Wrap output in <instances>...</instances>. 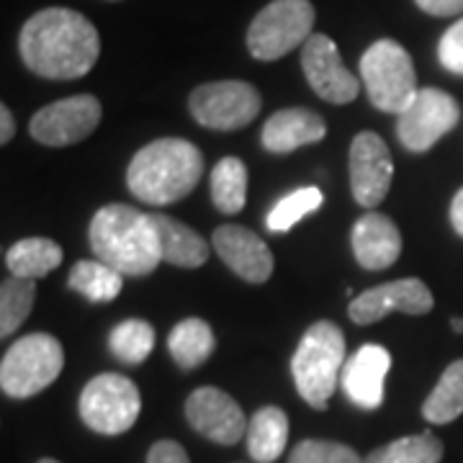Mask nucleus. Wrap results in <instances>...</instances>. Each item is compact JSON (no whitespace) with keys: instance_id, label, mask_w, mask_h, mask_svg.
<instances>
[{"instance_id":"nucleus-10","label":"nucleus","mask_w":463,"mask_h":463,"mask_svg":"<svg viewBox=\"0 0 463 463\" xmlns=\"http://www.w3.org/2000/svg\"><path fill=\"white\" fill-rule=\"evenodd\" d=\"M458 118L461 109L450 93L438 88H420L412 103L399 114V142L410 152H428L458 124Z\"/></svg>"},{"instance_id":"nucleus-2","label":"nucleus","mask_w":463,"mask_h":463,"mask_svg":"<svg viewBox=\"0 0 463 463\" xmlns=\"http://www.w3.org/2000/svg\"><path fill=\"white\" fill-rule=\"evenodd\" d=\"M88 237L93 255L121 276H149L163 263L155 214H145L127 203L100 206Z\"/></svg>"},{"instance_id":"nucleus-25","label":"nucleus","mask_w":463,"mask_h":463,"mask_svg":"<svg viewBox=\"0 0 463 463\" xmlns=\"http://www.w3.org/2000/svg\"><path fill=\"white\" fill-rule=\"evenodd\" d=\"M212 199L222 214H240L248 201V167L240 157L219 160L212 173Z\"/></svg>"},{"instance_id":"nucleus-32","label":"nucleus","mask_w":463,"mask_h":463,"mask_svg":"<svg viewBox=\"0 0 463 463\" xmlns=\"http://www.w3.org/2000/svg\"><path fill=\"white\" fill-rule=\"evenodd\" d=\"M438 57H440V65L446 67L448 72L463 75V18H458V21L440 36Z\"/></svg>"},{"instance_id":"nucleus-14","label":"nucleus","mask_w":463,"mask_h":463,"mask_svg":"<svg viewBox=\"0 0 463 463\" xmlns=\"http://www.w3.org/2000/svg\"><path fill=\"white\" fill-rule=\"evenodd\" d=\"M191 428L219 446H237L248 435V420L240 404L216 386H201L185 402Z\"/></svg>"},{"instance_id":"nucleus-3","label":"nucleus","mask_w":463,"mask_h":463,"mask_svg":"<svg viewBox=\"0 0 463 463\" xmlns=\"http://www.w3.org/2000/svg\"><path fill=\"white\" fill-rule=\"evenodd\" d=\"M203 175L201 149L178 137L155 139L139 149L129 163V191L145 203L167 206L185 199Z\"/></svg>"},{"instance_id":"nucleus-37","label":"nucleus","mask_w":463,"mask_h":463,"mask_svg":"<svg viewBox=\"0 0 463 463\" xmlns=\"http://www.w3.org/2000/svg\"><path fill=\"white\" fill-rule=\"evenodd\" d=\"M453 330L463 332V319H461V317H456V319H453Z\"/></svg>"},{"instance_id":"nucleus-21","label":"nucleus","mask_w":463,"mask_h":463,"mask_svg":"<svg viewBox=\"0 0 463 463\" xmlns=\"http://www.w3.org/2000/svg\"><path fill=\"white\" fill-rule=\"evenodd\" d=\"M245 438H248V453L252 461H279L288 443V417L279 407H263L252 414Z\"/></svg>"},{"instance_id":"nucleus-30","label":"nucleus","mask_w":463,"mask_h":463,"mask_svg":"<svg viewBox=\"0 0 463 463\" xmlns=\"http://www.w3.org/2000/svg\"><path fill=\"white\" fill-rule=\"evenodd\" d=\"M322 191L317 185H307V188H298L294 194H288L286 199H281L270 214L265 219V227L270 232H288L294 224H298L304 216H309L322 206Z\"/></svg>"},{"instance_id":"nucleus-19","label":"nucleus","mask_w":463,"mask_h":463,"mask_svg":"<svg viewBox=\"0 0 463 463\" xmlns=\"http://www.w3.org/2000/svg\"><path fill=\"white\" fill-rule=\"evenodd\" d=\"M327 134L325 118L309 109H283L276 111L265 121L263 127V147L276 155H286L304 145L322 142Z\"/></svg>"},{"instance_id":"nucleus-23","label":"nucleus","mask_w":463,"mask_h":463,"mask_svg":"<svg viewBox=\"0 0 463 463\" xmlns=\"http://www.w3.org/2000/svg\"><path fill=\"white\" fill-rule=\"evenodd\" d=\"M214 332L209 327V322H203L199 317L178 322L170 332V337H167V347H170L173 361L185 371L206 364L209 355L214 353Z\"/></svg>"},{"instance_id":"nucleus-31","label":"nucleus","mask_w":463,"mask_h":463,"mask_svg":"<svg viewBox=\"0 0 463 463\" xmlns=\"http://www.w3.org/2000/svg\"><path fill=\"white\" fill-rule=\"evenodd\" d=\"M288 463H364L361 456L350 446L335 443V440H301Z\"/></svg>"},{"instance_id":"nucleus-9","label":"nucleus","mask_w":463,"mask_h":463,"mask_svg":"<svg viewBox=\"0 0 463 463\" xmlns=\"http://www.w3.org/2000/svg\"><path fill=\"white\" fill-rule=\"evenodd\" d=\"M191 114L206 129L234 132L260 114V93L245 80L203 83L191 93Z\"/></svg>"},{"instance_id":"nucleus-16","label":"nucleus","mask_w":463,"mask_h":463,"mask_svg":"<svg viewBox=\"0 0 463 463\" xmlns=\"http://www.w3.org/2000/svg\"><path fill=\"white\" fill-rule=\"evenodd\" d=\"M216 255L248 283H265L273 273V252L263 240L240 224H224L214 232Z\"/></svg>"},{"instance_id":"nucleus-24","label":"nucleus","mask_w":463,"mask_h":463,"mask_svg":"<svg viewBox=\"0 0 463 463\" xmlns=\"http://www.w3.org/2000/svg\"><path fill=\"white\" fill-rule=\"evenodd\" d=\"M124 276L103 260H80L70 270V288L93 304H109L121 294Z\"/></svg>"},{"instance_id":"nucleus-18","label":"nucleus","mask_w":463,"mask_h":463,"mask_svg":"<svg viewBox=\"0 0 463 463\" xmlns=\"http://www.w3.org/2000/svg\"><path fill=\"white\" fill-rule=\"evenodd\" d=\"M353 255L365 270H383L402 255V234L386 214L368 212L353 227Z\"/></svg>"},{"instance_id":"nucleus-28","label":"nucleus","mask_w":463,"mask_h":463,"mask_svg":"<svg viewBox=\"0 0 463 463\" xmlns=\"http://www.w3.org/2000/svg\"><path fill=\"white\" fill-rule=\"evenodd\" d=\"M111 353L121 364L139 365L145 364L155 347V327L145 319H127L116 325L109 337Z\"/></svg>"},{"instance_id":"nucleus-7","label":"nucleus","mask_w":463,"mask_h":463,"mask_svg":"<svg viewBox=\"0 0 463 463\" xmlns=\"http://www.w3.org/2000/svg\"><path fill=\"white\" fill-rule=\"evenodd\" d=\"M315 29V5L309 0H273L248 29V50L255 60L273 62L304 47Z\"/></svg>"},{"instance_id":"nucleus-17","label":"nucleus","mask_w":463,"mask_h":463,"mask_svg":"<svg viewBox=\"0 0 463 463\" xmlns=\"http://www.w3.org/2000/svg\"><path fill=\"white\" fill-rule=\"evenodd\" d=\"M392 368V355L383 345H364L343 368V389L364 410H379L383 404V381Z\"/></svg>"},{"instance_id":"nucleus-1","label":"nucleus","mask_w":463,"mask_h":463,"mask_svg":"<svg viewBox=\"0 0 463 463\" xmlns=\"http://www.w3.org/2000/svg\"><path fill=\"white\" fill-rule=\"evenodd\" d=\"M18 50L39 78L78 80L99 62V29L78 11L44 8L24 24Z\"/></svg>"},{"instance_id":"nucleus-6","label":"nucleus","mask_w":463,"mask_h":463,"mask_svg":"<svg viewBox=\"0 0 463 463\" xmlns=\"http://www.w3.org/2000/svg\"><path fill=\"white\" fill-rule=\"evenodd\" d=\"M361 80L371 103L386 114H402L420 90L412 57L394 39H379L365 50Z\"/></svg>"},{"instance_id":"nucleus-11","label":"nucleus","mask_w":463,"mask_h":463,"mask_svg":"<svg viewBox=\"0 0 463 463\" xmlns=\"http://www.w3.org/2000/svg\"><path fill=\"white\" fill-rule=\"evenodd\" d=\"M100 116L103 109L96 96L83 93V96L54 100L33 114L29 134L47 147H70L99 129Z\"/></svg>"},{"instance_id":"nucleus-20","label":"nucleus","mask_w":463,"mask_h":463,"mask_svg":"<svg viewBox=\"0 0 463 463\" xmlns=\"http://www.w3.org/2000/svg\"><path fill=\"white\" fill-rule=\"evenodd\" d=\"M155 224L160 232L163 263L178 265V268H201L209 260V245L199 232L165 214H155Z\"/></svg>"},{"instance_id":"nucleus-8","label":"nucleus","mask_w":463,"mask_h":463,"mask_svg":"<svg viewBox=\"0 0 463 463\" xmlns=\"http://www.w3.org/2000/svg\"><path fill=\"white\" fill-rule=\"evenodd\" d=\"M78 410L83 422L100 435H121L139 420L142 397L132 379L121 373H100L85 383Z\"/></svg>"},{"instance_id":"nucleus-35","label":"nucleus","mask_w":463,"mask_h":463,"mask_svg":"<svg viewBox=\"0 0 463 463\" xmlns=\"http://www.w3.org/2000/svg\"><path fill=\"white\" fill-rule=\"evenodd\" d=\"M16 134V121L8 106H0V142H11V137Z\"/></svg>"},{"instance_id":"nucleus-12","label":"nucleus","mask_w":463,"mask_h":463,"mask_svg":"<svg viewBox=\"0 0 463 463\" xmlns=\"http://www.w3.org/2000/svg\"><path fill=\"white\" fill-rule=\"evenodd\" d=\"M301 67L312 90L327 103L345 106L350 100H355L361 90L358 78L343 65V57L327 33L309 36V42L301 50Z\"/></svg>"},{"instance_id":"nucleus-27","label":"nucleus","mask_w":463,"mask_h":463,"mask_svg":"<svg viewBox=\"0 0 463 463\" xmlns=\"http://www.w3.org/2000/svg\"><path fill=\"white\" fill-rule=\"evenodd\" d=\"M443 461V443L432 435H407L389 446L376 448L365 456L364 463H440Z\"/></svg>"},{"instance_id":"nucleus-33","label":"nucleus","mask_w":463,"mask_h":463,"mask_svg":"<svg viewBox=\"0 0 463 463\" xmlns=\"http://www.w3.org/2000/svg\"><path fill=\"white\" fill-rule=\"evenodd\" d=\"M147 463H191L188 461V453L181 443L175 440H160L149 448Z\"/></svg>"},{"instance_id":"nucleus-26","label":"nucleus","mask_w":463,"mask_h":463,"mask_svg":"<svg viewBox=\"0 0 463 463\" xmlns=\"http://www.w3.org/2000/svg\"><path fill=\"white\" fill-rule=\"evenodd\" d=\"M422 414L432 425H448L463 414V358L443 371L438 386L422 404Z\"/></svg>"},{"instance_id":"nucleus-34","label":"nucleus","mask_w":463,"mask_h":463,"mask_svg":"<svg viewBox=\"0 0 463 463\" xmlns=\"http://www.w3.org/2000/svg\"><path fill=\"white\" fill-rule=\"evenodd\" d=\"M425 14H430V16H458L463 14V0H414Z\"/></svg>"},{"instance_id":"nucleus-22","label":"nucleus","mask_w":463,"mask_h":463,"mask_svg":"<svg viewBox=\"0 0 463 463\" xmlns=\"http://www.w3.org/2000/svg\"><path fill=\"white\" fill-rule=\"evenodd\" d=\"M5 263L11 276L36 281L62 263V248L47 237H26L5 252Z\"/></svg>"},{"instance_id":"nucleus-29","label":"nucleus","mask_w":463,"mask_h":463,"mask_svg":"<svg viewBox=\"0 0 463 463\" xmlns=\"http://www.w3.org/2000/svg\"><path fill=\"white\" fill-rule=\"evenodd\" d=\"M33 298H36V286L29 279H16L11 276L0 286V335L8 337L26 322L32 315Z\"/></svg>"},{"instance_id":"nucleus-36","label":"nucleus","mask_w":463,"mask_h":463,"mask_svg":"<svg viewBox=\"0 0 463 463\" xmlns=\"http://www.w3.org/2000/svg\"><path fill=\"white\" fill-rule=\"evenodd\" d=\"M450 224L463 237V188L450 201Z\"/></svg>"},{"instance_id":"nucleus-5","label":"nucleus","mask_w":463,"mask_h":463,"mask_svg":"<svg viewBox=\"0 0 463 463\" xmlns=\"http://www.w3.org/2000/svg\"><path fill=\"white\" fill-rule=\"evenodd\" d=\"M65 368V350L47 332H32L8 347L0 364V386L8 397L29 399L52 386Z\"/></svg>"},{"instance_id":"nucleus-38","label":"nucleus","mask_w":463,"mask_h":463,"mask_svg":"<svg viewBox=\"0 0 463 463\" xmlns=\"http://www.w3.org/2000/svg\"><path fill=\"white\" fill-rule=\"evenodd\" d=\"M36 463H60V461H54V458H42V461H36Z\"/></svg>"},{"instance_id":"nucleus-13","label":"nucleus","mask_w":463,"mask_h":463,"mask_svg":"<svg viewBox=\"0 0 463 463\" xmlns=\"http://www.w3.org/2000/svg\"><path fill=\"white\" fill-rule=\"evenodd\" d=\"M394 178V160L379 134L361 132L350 145V191L365 209L386 199Z\"/></svg>"},{"instance_id":"nucleus-4","label":"nucleus","mask_w":463,"mask_h":463,"mask_svg":"<svg viewBox=\"0 0 463 463\" xmlns=\"http://www.w3.org/2000/svg\"><path fill=\"white\" fill-rule=\"evenodd\" d=\"M343 364H345V335L330 319H319L304 332L291 358L294 383L309 407L319 412L327 410V402L337 389V379L343 376L340 373V368H345Z\"/></svg>"},{"instance_id":"nucleus-15","label":"nucleus","mask_w":463,"mask_h":463,"mask_svg":"<svg viewBox=\"0 0 463 463\" xmlns=\"http://www.w3.org/2000/svg\"><path fill=\"white\" fill-rule=\"evenodd\" d=\"M435 307L430 288L420 279H402L373 286L355 297L347 307V315L355 325H373L392 312L402 315H428Z\"/></svg>"}]
</instances>
